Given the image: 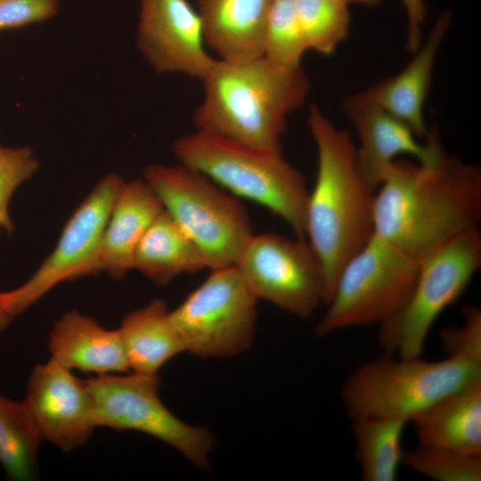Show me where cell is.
Masks as SVG:
<instances>
[{"label": "cell", "instance_id": "6da1fadb", "mask_svg": "<svg viewBox=\"0 0 481 481\" xmlns=\"http://www.w3.org/2000/svg\"><path fill=\"white\" fill-rule=\"evenodd\" d=\"M481 221V169L444 151L429 164L394 161L374 196V233L421 261Z\"/></svg>", "mask_w": 481, "mask_h": 481}, {"label": "cell", "instance_id": "7a4b0ae2", "mask_svg": "<svg viewBox=\"0 0 481 481\" xmlns=\"http://www.w3.org/2000/svg\"><path fill=\"white\" fill-rule=\"evenodd\" d=\"M307 126L317 151V174L309 191L306 239L318 257L325 278V306L338 274L374 233L375 192L361 176L350 133L337 127L315 105Z\"/></svg>", "mask_w": 481, "mask_h": 481}, {"label": "cell", "instance_id": "3957f363", "mask_svg": "<svg viewBox=\"0 0 481 481\" xmlns=\"http://www.w3.org/2000/svg\"><path fill=\"white\" fill-rule=\"evenodd\" d=\"M201 80L203 99L193 115L197 130L270 151H281L287 118L310 90L302 67L281 68L264 56L240 62L218 59Z\"/></svg>", "mask_w": 481, "mask_h": 481}, {"label": "cell", "instance_id": "277c9868", "mask_svg": "<svg viewBox=\"0 0 481 481\" xmlns=\"http://www.w3.org/2000/svg\"><path fill=\"white\" fill-rule=\"evenodd\" d=\"M175 156L233 196L256 202L306 239L309 191L301 172L281 151L255 149L201 131L173 143Z\"/></svg>", "mask_w": 481, "mask_h": 481}, {"label": "cell", "instance_id": "5b68a950", "mask_svg": "<svg viewBox=\"0 0 481 481\" xmlns=\"http://www.w3.org/2000/svg\"><path fill=\"white\" fill-rule=\"evenodd\" d=\"M143 179L164 210L203 254L212 270L234 265L253 236L250 217L238 199L183 164H153Z\"/></svg>", "mask_w": 481, "mask_h": 481}, {"label": "cell", "instance_id": "8992f818", "mask_svg": "<svg viewBox=\"0 0 481 481\" xmlns=\"http://www.w3.org/2000/svg\"><path fill=\"white\" fill-rule=\"evenodd\" d=\"M481 377V364L461 357H382L364 363L344 381L340 399L351 420L403 417L409 421L438 399Z\"/></svg>", "mask_w": 481, "mask_h": 481}, {"label": "cell", "instance_id": "52a82bcc", "mask_svg": "<svg viewBox=\"0 0 481 481\" xmlns=\"http://www.w3.org/2000/svg\"><path fill=\"white\" fill-rule=\"evenodd\" d=\"M420 265L373 233L341 269L315 334L381 324L409 298Z\"/></svg>", "mask_w": 481, "mask_h": 481}, {"label": "cell", "instance_id": "ba28073f", "mask_svg": "<svg viewBox=\"0 0 481 481\" xmlns=\"http://www.w3.org/2000/svg\"><path fill=\"white\" fill-rule=\"evenodd\" d=\"M480 267L478 228L457 236L424 257L409 298L379 324L378 344L384 355L422 357L433 324L462 295Z\"/></svg>", "mask_w": 481, "mask_h": 481}, {"label": "cell", "instance_id": "9c48e42d", "mask_svg": "<svg viewBox=\"0 0 481 481\" xmlns=\"http://www.w3.org/2000/svg\"><path fill=\"white\" fill-rule=\"evenodd\" d=\"M257 300L231 265L212 270L169 316L185 352L203 358L235 356L252 345Z\"/></svg>", "mask_w": 481, "mask_h": 481}, {"label": "cell", "instance_id": "30bf717a", "mask_svg": "<svg viewBox=\"0 0 481 481\" xmlns=\"http://www.w3.org/2000/svg\"><path fill=\"white\" fill-rule=\"evenodd\" d=\"M97 427L135 430L172 446L199 468L209 465L215 444L212 433L175 416L159 395L158 374H104L86 379Z\"/></svg>", "mask_w": 481, "mask_h": 481}, {"label": "cell", "instance_id": "8fae6325", "mask_svg": "<svg viewBox=\"0 0 481 481\" xmlns=\"http://www.w3.org/2000/svg\"><path fill=\"white\" fill-rule=\"evenodd\" d=\"M234 265L257 299L292 315L307 318L325 304L323 268L306 239L253 234Z\"/></svg>", "mask_w": 481, "mask_h": 481}, {"label": "cell", "instance_id": "7c38bea8", "mask_svg": "<svg viewBox=\"0 0 481 481\" xmlns=\"http://www.w3.org/2000/svg\"><path fill=\"white\" fill-rule=\"evenodd\" d=\"M117 174L102 177L67 222L53 252L22 285L4 292L14 316L23 313L60 282L102 272L104 230L124 184Z\"/></svg>", "mask_w": 481, "mask_h": 481}, {"label": "cell", "instance_id": "4fadbf2b", "mask_svg": "<svg viewBox=\"0 0 481 481\" xmlns=\"http://www.w3.org/2000/svg\"><path fill=\"white\" fill-rule=\"evenodd\" d=\"M136 45L159 74L202 79L216 59L206 51L200 12L187 0H139Z\"/></svg>", "mask_w": 481, "mask_h": 481}, {"label": "cell", "instance_id": "5bb4252c", "mask_svg": "<svg viewBox=\"0 0 481 481\" xmlns=\"http://www.w3.org/2000/svg\"><path fill=\"white\" fill-rule=\"evenodd\" d=\"M23 400L44 441L61 450L69 452L83 445L97 428L86 381L52 359L34 367Z\"/></svg>", "mask_w": 481, "mask_h": 481}, {"label": "cell", "instance_id": "9a60e30c", "mask_svg": "<svg viewBox=\"0 0 481 481\" xmlns=\"http://www.w3.org/2000/svg\"><path fill=\"white\" fill-rule=\"evenodd\" d=\"M342 110L359 138V147H355L358 171L368 187L375 192L396 156L409 154L415 157L420 164H429L444 151L435 128L428 129L425 144H420L405 123L363 93L345 97Z\"/></svg>", "mask_w": 481, "mask_h": 481}, {"label": "cell", "instance_id": "2e32d148", "mask_svg": "<svg viewBox=\"0 0 481 481\" xmlns=\"http://www.w3.org/2000/svg\"><path fill=\"white\" fill-rule=\"evenodd\" d=\"M450 23V12L445 11L403 70L363 92L368 99L405 123L418 138H425L428 131L423 106L430 88L436 57Z\"/></svg>", "mask_w": 481, "mask_h": 481}, {"label": "cell", "instance_id": "e0dca14e", "mask_svg": "<svg viewBox=\"0 0 481 481\" xmlns=\"http://www.w3.org/2000/svg\"><path fill=\"white\" fill-rule=\"evenodd\" d=\"M48 348L51 359L70 371L104 375L129 370L118 330H106L77 311L65 314L55 322Z\"/></svg>", "mask_w": 481, "mask_h": 481}, {"label": "cell", "instance_id": "ac0fdd59", "mask_svg": "<svg viewBox=\"0 0 481 481\" xmlns=\"http://www.w3.org/2000/svg\"><path fill=\"white\" fill-rule=\"evenodd\" d=\"M273 0H200L206 45L219 60L240 62L263 56Z\"/></svg>", "mask_w": 481, "mask_h": 481}, {"label": "cell", "instance_id": "d6986e66", "mask_svg": "<svg viewBox=\"0 0 481 481\" xmlns=\"http://www.w3.org/2000/svg\"><path fill=\"white\" fill-rule=\"evenodd\" d=\"M163 209L158 196L143 178L124 183L103 233L102 271L120 280L133 270L135 249Z\"/></svg>", "mask_w": 481, "mask_h": 481}, {"label": "cell", "instance_id": "ffe728a7", "mask_svg": "<svg viewBox=\"0 0 481 481\" xmlns=\"http://www.w3.org/2000/svg\"><path fill=\"white\" fill-rule=\"evenodd\" d=\"M411 421L419 444L481 454V377L444 395Z\"/></svg>", "mask_w": 481, "mask_h": 481}, {"label": "cell", "instance_id": "44dd1931", "mask_svg": "<svg viewBox=\"0 0 481 481\" xmlns=\"http://www.w3.org/2000/svg\"><path fill=\"white\" fill-rule=\"evenodd\" d=\"M118 330L133 372L158 374L167 362L185 352L166 303L160 299L127 314Z\"/></svg>", "mask_w": 481, "mask_h": 481}, {"label": "cell", "instance_id": "7402d4cb", "mask_svg": "<svg viewBox=\"0 0 481 481\" xmlns=\"http://www.w3.org/2000/svg\"><path fill=\"white\" fill-rule=\"evenodd\" d=\"M205 268L207 262L200 249L164 209L140 240L133 264V269L160 286L182 273Z\"/></svg>", "mask_w": 481, "mask_h": 481}, {"label": "cell", "instance_id": "603a6c76", "mask_svg": "<svg viewBox=\"0 0 481 481\" xmlns=\"http://www.w3.org/2000/svg\"><path fill=\"white\" fill-rule=\"evenodd\" d=\"M410 422L403 417H365L352 420L355 457L364 481H394L402 459V437Z\"/></svg>", "mask_w": 481, "mask_h": 481}, {"label": "cell", "instance_id": "cb8c5ba5", "mask_svg": "<svg viewBox=\"0 0 481 481\" xmlns=\"http://www.w3.org/2000/svg\"><path fill=\"white\" fill-rule=\"evenodd\" d=\"M43 441L25 401L0 395V463L11 479L34 477Z\"/></svg>", "mask_w": 481, "mask_h": 481}, {"label": "cell", "instance_id": "d4e9b609", "mask_svg": "<svg viewBox=\"0 0 481 481\" xmlns=\"http://www.w3.org/2000/svg\"><path fill=\"white\" fill-rule=\"evenodd\" d=\"M295 6L308 50L329 55L347 37L348 4L338 0H295Z\"/></svg>", "mask_w": 481, "mask_h": 481}, {"label": "cell", "instance_id": "484cf974", "mask_svg": "<svg viewBox=\"0 0 481 481\" xmlns=\"http://www.w3.org/2000/svg\"><path fill=\"white\" fill-rule=\"evenodd\" d=\"M306 51L295 0H273L265 28L263 56L276 66L295 69L302 67Z\"/></svg>", "mask_w": 481, "mask_h": 481}, {"label": "cell", "instance_id": "4316f807", "mask_svg": "<svg viewBox=\"0 0 481 481\" xmlns=\"http://www.w3.org/2000/svg\"><path fill=\"white\" fill-rule=\"evenodd\" d=\"M402 465L437 481H480L481 454L419 444L404 451Z\"/></svg>", "mask_w": 481, "mask_h": 481}, {"label": "cell", "instance_id": "83f0119b", "mask_svg": "<svg viewBox=\"0 0 481 481\" xmlns=\"http://www.w3.org/2000/svg\"><path fill=\"white\" fill-rule=\"evenodd\" d=\"M462 314V323L447 327L440 332L443 350L448 356L481 364V309L468 305Z\"/></svg>", "mask_w": 481, "mask_h": 481}, {"label": "cell", "instance_id": "f1b7e54d", "mask_svg": "<svg viewBox=\"0 0 481 481\" xmlns=\"http://www.w3.org/2000/svg\"><path fill=\"white\" fill-rule=\"evenodd\" d=\"M38 169V162L28 147L0 146V208L8 210L15 190L30 179Z\"/></svg>", "mask_w": 481, "mask_h": 481}, {"label": "cell", "instance_id": "f546056e", "mask_svg": "<svg viewBox=\"0 0 481 481\" xmlns=\"http://www.w3.org/2000/svg\"><path fill=\"white\" fill-rule=\"evenodd\" d=\"M60 0H0V30L19 29L53 17Z\"/></svg>", "mask_w": 481, "mask_h": 481}, {"label": "cell", "instance_id": "4dcf8cb0", "mask_svg": "<svg viewBox=\"0 0 481 481\" xmlns=\"http://www.w3.org/2000/svg\"><path fill=\"white\" fill-rule=\"evenodd\" d=\"M407 18L406 49L414 53L422 43V26L426 17L424 0H402Z\"/></svg>", "mask_w": 481, "mask_h": 481}, {"label": "cell", "instance_id": "1f68e13d", "mask_svg": "<svg viewBox=\"0 0 481 481\" xmlns=\"http://www.w3.org/2000/svg\"><path fill=\"white\" fill-rule=\"evenodd\" d=\"M14 317L6 305L4 293H0V334L9 326Z\"/></svg>", "mask_w": 481, "mask_h": 481}, {"label": "cell", "instance_id": "d6a6232c", "mask_svg": "<svg viewBox=\"0 0 481 481\" xmlns=\"http://www.w3.org/2000/svg\"><path fill=\"white\" fill-rule=\"evenodd\" d=\"M0 227H4L7 231L12 230V224L8 214V210L0 208Z\"/></svg>", "mask_w": 481, "mask_h": 481}, {"label": "cell", "instance_id": "836d02e7", "mask_svg": "<svg viewBox=\"0 0 481 481\" xmlns=\"http://www.w3.org/2000/svg\"><path fill=\"white\" fill-rule=\"evenodd\" d=\"M338 1L343 2L346 4L355 3V4H360L370 6V7L376 6L381 2V0H338Z\"/></svg>", "mask_w": 481, "mask_h": 481}]
</instances>
